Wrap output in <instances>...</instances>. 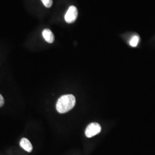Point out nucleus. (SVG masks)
I'll return each instance as SVG.
<instances>
[{
	"mask_svg": "<svg viewBox=\"0 0 155 155\" xmlns=\"http://www.w3.org/2000/svg\"><path fill=\"white\" fill-rule=\"evenodd\" d=\"M139 40L140 38L138 36H134L132 37V38L130 39L129 44L132 47H135L139 44Z\"/></svg>",
	"mask_w": 155,
	"mask_h": 155,
	"instance_id": "423d86ee",
	"label": "nucleus"
},
{
	"mask_svg": "<svg viewBox=\"0 0 155 155\" xmlns=\"http://www.w3.org/2000/svg\"><path fill=\"white\" fill-rule=\"evenodd\" d=\"M43 36L45 39V40L48 42V43H52L54 41V35L52 31L49 29H45L42 32Z\"/></svg>",
	"mask_w": 155,
	"mask_h": 155,
	"instance_id": "20e7f679",
	"label": "nucleus"
},
{
	"mask_svg": "<svg viewBox=\"0 0 155 155\" xmlns=\"http://www.w3.org/2000/svg\"><path fill=\"white\" fill-rule=\"evenodd\" d=\"M78 16V10L74 6H71L64 16V19L67 23H72L74 22Z\"/></svg>",
	"mask_w": 155,
	"mask_h": 155,
	"instance_id": "7ed1b4c3",
	"label": "nucleus"
},
{
	"mask_svg": "<svg viewBox=\"0 0 155 155\" xmlns=\"http://www.w3.org/2000/svg\"><path fill=\"white\" fill-rule=\"evenodd\" d=\"M4 104V99L3 97L0 94V107H2Z\"/></svg>",
	"mask_w": 155,
	"mask_h": 155,
	"instance_id": "6e6552de",
	"label": "nucleus"
},
{
	"mask_svg": "<svg viewBox=\"0 0 155 155\" xmlns=\"http://www.w3.org/2000/svg\"><path fill=\"white\" fill-rule=\"evenodd\" d=\"M101 131V127L97 123H91L87 127L85 130V135L87 137L90 138L98 134Z\"/></svg>",
	"mask_w": 155,
	"mask_h": 155,
	"instance_id": "f03ea898",
	"label": "nucleus"
},
{
	"mask_svg": "<svg viewBox=\"0 0 155 155\" xmlns=\"http://www.w3.org/2000/svg\"><path fill=\"white\" fill-rule=\"evenodd\" d=\"M20 145L22 148L25 150L27 151L28 152H32V150H33V147L32 145V144L28 139L26 138H22L20 142Z\"/></svg>",
	"mask_w": 155,
	"mask_h": 155,
	"instance_id": "39448f33",
	"label": "nucleus"
},
{
	"mask_svg": "<svg viewBox=\"0 0 155 155\" xmlns=\"http://www.w3.org/2000/svg\"><path fill=\"white\" fill-rule=\"evenodd\" d=\"M75 97L72 94L62 95L57 101L56 110L59 113H65L72 109L75 105Z\"/></svg>",
	"mask_w": 155,
	"mask_h": 155,
	"instance_id": "f257e3e1",
	"label": "nucleus"
},
{
	"mask_svg": "<svg viewBox=\"0 0 155 155\" xmlns=\"http://www.w3.org/2000/svg\"><path fill=\"white\" fill-rule=\"evenodd\" d=\"M41 1L43 3L44 5L47 8H50L52 5V0H41Z\"/></svg>",
	"mask_w": 155,
	"mask_h": 155,
	"instance_id": "0eeeda50",
	"label": "nucleus"
}]
</instances>
